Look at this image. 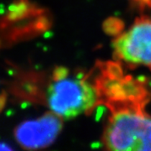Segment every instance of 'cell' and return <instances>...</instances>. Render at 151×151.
<instances>
[{"instance_id": "cell-4", "label": "cell", "mask_w": 151, "mask_h": 151, "mask_svg": "<svg viewBox=\"0 0 151 151\" xmlns=\"http://www.w3.org/2000/svg\"><path fill=\"white\" fill-rule=\"evenodd\" d=\"M61 118L54 113L22 123L15 130V138L26 149H40L50 145L61 129Z\"/></svg>"}, {"instance_id": "cell-1", "label": "cell", "mask_w": 151, "mask_h": 151, "mask_svg": "<svg viewBox=\"0 0 151 151\" xmlns=\"http://www.w3.org/2000/svg\"><path fill=\"white\" fill-rule=\"evenodd\" d=\"M145 106L133 105L111 108L103 133L108 151H151V116Z\"/></svg>"}, {"instance_id": "cell-5", "label": "cell", "mask_w": 151, "mask_h": 151, "mask_svg": "<svg viewBox=\"0 0 151 151\" xmlns=\"http://www.w3.org/2000/svg\"><path fill=\"white\" fill-rule=\"evenodd\" d=\"M1 151H13V150H11L9 146H4V145H2V148H1Z\"/></svg>"}, {"instance_id": "cell-3", "label": "cell", "mask_w": 151, "mask_h": 151, "mask_svg": "<svg viewBox=\"0 0 151 151\" xmlns=\"http://www.w3.org/2000/svg\"><path fill=\"white\" fill-rule=\"evenodd\" d=\"M114 51L126 62L151 67V19L136 20L114 41Z\"/></svg>"}, {"instance_id": "cell-2", "label": "cell", "mask_w": 151, "mask_h": 151, "mask_svg": "<svg viewBox=\"0 0 151 151\" xmlns=\"http://www.w3.org/2000/svg\"><path fill=\"white\" fill-rule=\"evenodd\" d=\"M46 101L52 113L67 119L87 113L100 103L95 84L65 75L57 76L49 85Z\"/></svg>"}]
</instances>
